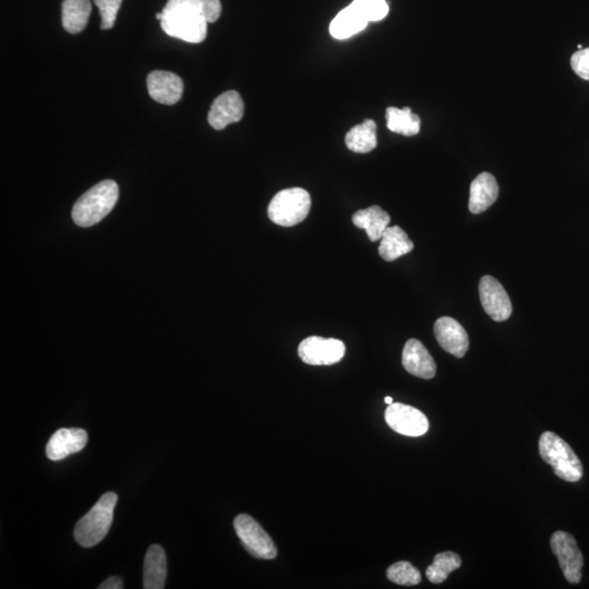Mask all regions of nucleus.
<instances>
[{
  "mask_svg": "<svg viewBox=\"0 0 589 589\" xmlns=\"http://www.w3.org/2000/svg\"><path fill=\"white\" fill-rule=\"evenodd\" d=\"M162 14V29L172 38L193 44L202 43L207 38L202 0H168Z\"/></svg>",
  "mask_w": 589,
  "mask_h": 589,
  "instance_id": "1",
  "label": "nucleus"
},
{
  "mask_svg": "<svg viewBox=\"0 0 589 589\" xmlns=\"http://www.w3.org/2000/svg\"><path fill=\"white\" fill-rule=\"evenodd\" d=\"M119 198V188L114 181H104L82 194L72 208V220L80 228H91L112 212Z\"/></svg>",
  "mask_w": 589,
  "mask_h": 589,
  "instance_id": "2",
  "label": "nucleus"
},
{
  "mask_svg": "<svg viewBox=\"0 0 589 589\" xmlns=\"http://www.w3.org/2000/svg\"><path fill=\"white\" fill-rule=\"evenodd\" d=\"M117 501V494L107 492L96 506L79 520L73 532L79 545L84 548H91L107 538L113 523L114 510Z\"/></svg>",
  "mask_w": 589,
  "mask_h": 589,
  "instance_id": "3",
  "label": "nucleus"
},
{
  "mask_svg": "<svg viewBox=\"0 0 589 589\" xmlns=\"http://www.w3.org/2000/svg\"><path fill=\"white\" fill-rule=\"evenodd\" d=\"M539 453L547 464L554 468L555 474L569 482L581 481L583 465L575 452L561 436L546 431L540 435Z\"/></svg>",
  "mask_w": 589,
  "mask_h": 589,
  "instance_id": "4",
  "label": "nucleus"
},
{
  "mask_svg": "<svg viewBox=\"0 0 589 589\" xmlns=\"http://www.w3.org/2000/svg\"><path fill=\"white\" fill-rule=\"evenodd\" d=\"M312 209V197L303 188H289L276 194L267 214L273 223L292 228L306 220Z\"/></svg>",
  "mask_w": 589,
  "mask_h": 589,
  "instance_id": "5",
  "label": "nucleus"
},
{
  "mask_svg": "<svg viewBox=\"0 0 589 589\" xmlns=\"http://www.w3.org/2000/svg\"><path fill=\"white\" fill-rule=\"evenodd\" d=\"M234 528L241 544L250 555L263 560L276 557L277 549L269 534L250 515H238L234 520Z\"/></svg>",
  "mask_w": 589,
  "mask_h": 589,
  "instance_id": "6",
  "label": "nucleus"
},
{
  "mask_svg": "<svg viewBox=\"0 0 589 589\" xmlns=\"http://www.w3.org/2000/svg\"><path fill=\"white\" fill-rule=\"evenodd\" d=\"M550 546L566 580L571 584H578L582 580L584 556L578 548L576 540L569 533L557 530L551 536Z\"/></svg>",
  "mask_w": 589,
  "mask_h": 589,
  "instance_id": "7",
  "label": "nucleus"
},
{
  "mask_svg": "<svg viewBox=\"0 0 589 589\" xmlns=\"http://www.w3.org/2000/svg\"><path fill=\"white\" fill-rule=\"evenodd\" d=\"M343 341L336 339H323L310 336L298 347V355L304 364L312 366H331L338 364L345 356Z\"/></svg>",
  "mask_w": 589,
  "mask_h": 589,
  "instance_id": "8",
  "label": "nucleus"
},
{
  "mask_svg": "<svg viewBox=\"0 0 589 589\" xmlns=\"http://www.w3.org/2000/svg\"><path fill=\"white\" fill-rule=\"evenodd\" d=\"M386 422L396 433L407 436H422L428 433L429 422L419 409L401 403L388 405Z\"/></svg>",
  "mask_w": 589,
  "mask_h": 589,
  "instance_id": "9",
  "label": "nucleus"
},
{
  "mask_svg": "<svg viewBox=\"0 0 589 589\" xmlns=\"http://www.w3.org/2000/svg\"><path fill=\"white\" fill-rule=\"evenodd\" d=\"M480 294L482 307L492 320L502 323L511 317V299L496 278L483 276L480 283Z\"/></svg>",
  "mask_w": 589,
  "mask_h": 589,
  "instance_id": "10",
  "label": "nucleus"
},
{
  "mask_svg": "<svg viewBox=\"0 0 589 589\" xmlns=\"http://www.w3.org/2000/svg\"><path fill=\"white\" fill-rule=\"evenodd\" d=\"M245 104L238 92L228 91L214 99L208 115L209 124L215 130H223L244 117Z\"/></svg>",
  "mask_w": 589,
  "mask_h": 589,
  "instance_id": "11",
  "label": "nucleus"
},
{
  "mask_svg": "<svg viewBox=\"0 0 589 589\" xmlns=\"http://www.w3.org/2000/svg\"><path fill=\"white\" fill-rule=\"evenodd\" d=\"M146 86L150 97L160 104L173 105L182 97V79L170 71H152L146 78Z\"/></svg>",
  "mask_w": 589,
  "mask_h": 589,
  "instance_id": "12",
  "label": "nucleus"
},
{
  "mask_svg": "<svg viewBox=\"0 0 589 589\" xmlns=\"http://www.w3.org/2000/svg\"><path fill=\"white\" fill-rule=\"evenodd\" d=\"M435 335L439 345L449 354L463 359L465 356L470 340L464 328L456 320L442 317L435 321Z\"/></svg>",
  "mask_w": 589,
  "mask_h": 589,
  "instance_id": "13",
  "label": "nucleus"
},
{
  "mask_svg": "<svg viewBox=\"0 0 589 589\" xmlns=\"http://www.w3.org/2000/svg\"><path fill=\"white\" fill-rule=\"evenodd\" d=\"M88 434L80 428L57 430L46 445V456L51 461H61L86 448Z\"/></svg>",
  "mask_w": 589,
  "mask_h": 589,
  "instance_id": "14",
  "label": "nucleus"
},
{
  "mask_svg": "<svg viewBox=\"0 0 589 589\" xmlns=\"http://www.w3.org/2000/svg\"><path fill=\"white\" fill-rule=\"evenodd\" d=\"M402 364L405 370L417 378L433 379L435 376L436 365L422 341L410 339L404 346Z\"/></svg>",
  "mask_w": 589,
  "mask_h": 589,
  "instance_id": "15",
  "label": "nucleus"
},
{
  "mask_svg": "<svg viewBox=\"0 0 589 589\" xmlns=\"http://www.w3.org/2000/svg\"><path fill=\"white\" fill-rule=\"evenodd\" d=\"M499 185L491 173H481L471 185L468 208L472 214H481L497 201Z\"/></svg>",
  "mask_w": 589,
  "mask_h": 589,
  "instance_id": "16",
  "label": "nucleus"
},
{
  "mask_svg": "<svg viewBox=\"0 0 589 589\" xmlns=\"http://www.w3.org/2000/svg\"><path fill=\"white\" fill-rule=\"evenodd\" d=\"M167 576V557L160 545H152L146 551L144 567V587L163 589Z\"/></svg>",
  "mask_w": 589,
  "mask_h": 589,
  "instance_id": "17",
  "label": "nucleus"
},
{
  "mask_svg": "<svg viewBox=\"0 0 589 589\" xmlns=\"http://www.w3.org/2000/svg\"><path fill=\"white\" fill-rule=\"evenodd\" d=\"M390 222V215L383 211L378 205L360 210V211L352 215V223L356 228L365 229L368 238L371 241L380 240Z\"/></svg>",
  "mask_w": 589,
  "mask_h": 589,
  "instance_id": "18",
  "label": "nucleus"
},
{
  "mask_svg": "<svg viewBox=\"0 0 589 589\" xmlns=\"http://www.w3.org/2000/svg\"><path fill=\"white\" fill-rule=\"evenodd\" d=\"M368 20L354 5L341 10L330 24V33L336 40H346L361 33L368 25Z\"/></svg>",
  "mask_w": 589,
  "mask_h": 589,
  "instance_id": "19",
  "label": "nucleus"
},
{
  "mask_svg": "<svg viewBox=\"0 0 589 589\" xmlns=\"http://www.w3.org/2000/svg\"><path fill=\"white\" fill-rule=\"evenodd\" d=\"M380 240L379 255L388 262L396 261L414 249L413 241L399 226H388Z\"/></svg>",
  "mask_w": 589,
  "mask_h": 589,
  "instance_id": "20",
  "label": "nucleus"
},
{
  "mask_svg": "<svg viewBox=\"0 0 589 589\" xmlns=\"http://www.w3.org/2000/svg\"><path fill=\"white\" fill-rule=\"evenodd\" d=\"M92 12L90 0H64L61 5L62 26L68 33H82Z\"/></svg>",
  "mask_w": 589,
  "mask_h": 589,
  "instance_id": "21",
  "label": "nucleus"
},
{
  "mask_svg": "<svg viewBox=\"0 0 589 589\" xmlns=\"http://www.w3.org/2000/svg\"><path fill=\"white\" fill-rule=\"evenodd\" d=\"M347 147L355 154H369L376 149L377 125L372 119L352 127L345 136Z\"/></svg>",
  "mask_w": 589,
  "mask_h": 589,
  "instance_id": "22",
  "label": "nucleus"
},
{
  "mask_svg": "<svg viewBox=\"0 0 589 589\" xmlns=\"http://www.w3.org/2000/svg\"><path fill=\"white\" fill-rule=\"evenodd\" d=\"M387 125L392 133L403 136H415L420 131V118L415 115L412 109L405 108H388L387 109Z\"/></svg>",
  "mask_w": 589,
  "mask_h": 589,
  "instance_id": "23",
  "label": "nucleus"
},
{
  "mask_svg": "<svg viewBox=\"0 0 589 589\" xmlns=\"http://www.w3.org/2000/svg\"><path fill=\"white\" fill-rule=\"evenodd\" d=\"M461 566V556L455 552H441L435 556L434 564L425 570V575L431 583L441 584L446 581L450 573L459 570Z\"/></svg>",
  "mask_w": 589,
  "mask_h": 589,
  "instance_id": "24",
  "label": "nucleus"
},
{
  "mask_svg": "<svg viewBox=\"0 0 589 589\" xmlns=\"http://www.w3.org/2000/svg\"><path fill=\"white\" fill-rule=\"evenodd\" d=\"M387 576L392 583L403 586H415L422 582V575L407 561H399L388 567Z\"/></svg>",
  "mask_w": 589,
  "mask_h": 589,
  "instance_id": "25",
  "label": "nucleus"
},
{
  "mask_svg": "<svg viewBox=\"0 0 589 589\" xmlns=\"http://www.w3.org/2000/svg\"><path fill=\"white\" fill-rule=\"evenodd\" d=\"M351 5L365 15L368 23H378L385 19L388 14V5L386 0H354Z\"/></svg>",
  "mask_w": 589,
  "mask_h": 589,
  "instance_id": "26",
  "label": "nucleus"
},
{
  "mask_svg": "<svg viewBox=\"0 0 589 589\" xmlns=\"http://www.w3.org/2000/svg\"><path fill=\"white\" fill-rule=\"evenodd\" d=\"M93 2L97 5L102 18L101 29H113L123 0H93Z\"/></svg>",
  "mask_w": 589,
  "mask_h": 589,
  "instance_id": "27",
  "label": "nucleus"
},
{
  "mask_svg": "<svg viewBox=\"0 0 589 589\" xmlns=\"http://www.w3.org/2000/svg\"><path fill=\"white\" fill-rule=\"evenodd\" d=\"M573 71L584 80H589V47L580 50L573 54L571 58Z\"/></svg>",
  "mask_w": 589,
  "mask_h": 589,
  "instance_id": "28",
  "label": "nucleus"
},
{
  "mask_svg": "<svg viewBox=\"0 0 589 589\" xmlns=\"http://www.w3.org/2000/svg\"><path fill=\"white\" fill-rule=\"evenodd\" d=\"M202 14L208 23H214L222 14V4L220 0H202Z\"/></svg>",
  "mask_w": 589,
  "mask_h": 589,
  "instance_id": "29",
  "label": "nucleus"
},
{
  "mask_svg": "<svg viewBox=\"0 0 589 589\" xmlns=\"http://www.w3.org/2000/svg\"><path fill=\"white\" fill-rule=\"evenodd\" d=\"M99 589H123L124 582L119 576H110L107 578L101 585L98 586Z\"/></svg>",
  "mask_w": 589,
  "mask_h": 589,
  "instance_id": "30",
  "label": "nucleus"
},
{
  "mask_svg": "<svg viewBox=\"0 0 589 589\" xmlns=\"http://www.w3.org/2000/svg\"><path fill=\"white\" fill-rule=\"evenodd\" d=\"M385 401H386V403H387L388 405H391V404H393V398L390 397H387L385 398Z\"/></svg>",
  "mask_w": 589,
  "mask_h": 589,
  "instance_id": "31",
  "label": "nucleus"
},
{
  "mask_svg": "<svg viewBox=\"0 0 589 589\" xmlns=\"http://www.w3.org/2000/svg\"><path fill=\"white\" fill-rule=\"evenodd\" d=\"M155 17H156L157 20H160V21H161V20H162V17H163L162 13H157L156 15H155Z\"/></svg>",
  "mask_w": 589,
  "mask_h": 589,
  "instance_id": "32",
  "label": "nucleus"
}]
</instances>
